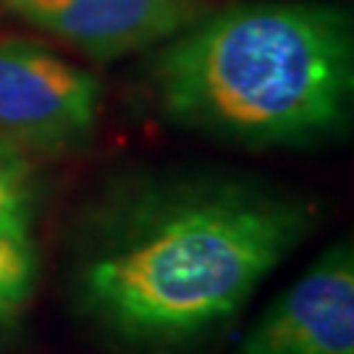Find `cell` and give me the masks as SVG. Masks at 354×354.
<instances>
[{"label":"cell","mask_w":354,"mask_h":354,"mask_svg":"<svg viewBox=\"0 0 354 354\" xmlns=\"http://www.w3.org/2000/svg\"><path fill=\"white\" fill-rule=\"evenodd\" d=\"M299 192L234 171L134 176L92 207L74 260L79 313L131 354L213 342L315 231Z\"/></svg>","instance_id":"cell-1"},{"label":"cell","mask_w":354,"mask_h":354,"mask_svg":"<svg viewBox=\"0 0 354 354\" xmlns=\"http://www.w3.org/2000/svg\"><path fill=\"white\" fill-rule=\"evenodd\" d=\"M150 87L165 121L231 147L320 145L352 118V13L315 0L210 8L158 48Z\"/></svg>","instance_id":"cell-2"},{"label":"cell","mask_w":354,"mask_h":354,"mask_svg":"<svg viewBox=\"0 0 354 354\" xmlns=\"http://www.w3.org/2000/svg\"><path fill=\"white\" fill-rule=\"evenodd\" d=\"M102 113L100 79L35 39H0V137L29 155L87 147Z\"/></svg>","instance_id":"cell-3"},{"label":"cell","mask_w":354,"mask_h":354,"mask_svg":"<svg viewBox=\"0 0 354 354\" xmlns=\"http://www.w3.org/2000/svg\"><path fill=\"white\" fill-rule=\"evenodd\" d=\"M210 8V0H0L6 16L97 64L160 48Z\"/></svg>","instance_id":"cell-4"},{"label":"cell","mask_w":354,"mask_h":354,"mask_svg":"<svg viewBox=\"0 0 354 354\" xmlns=\"http://www.w3.org/2000/svg\"><path fill=\"white\" fill-rule=\"evenodd\" d=\"M234 354H354V250L336 241L268 304Z\"/></svg>","instance_id":"cell-5"},{"label":"cell","mask_w":354,"mask_h":354,"mask_svg":"<svg viewBox=\"0 0 354 354\" xmlns=\"http://www.w3.org/2000/svg\"><path fill=\"white\" fill-rule=\"evenodd\" d=\"M42 181L32 155L0 137V234L32 236Z\"/></svg>","instance_id":"cell-6"},{"label":"cell","mask_w":354,"mask_h":354,"mask_svg":"<svg viewBox=\"0 0 354 354\" xmlns=\"http://www.w3.org/2000/svg\"><path fill=\"white\" fill-rule=\"evenodd\" d=\"M39 281V254L32 236L0 234V328L24 315Z\"/></svg>","instance_id":"cell-7"}]
</instances>
